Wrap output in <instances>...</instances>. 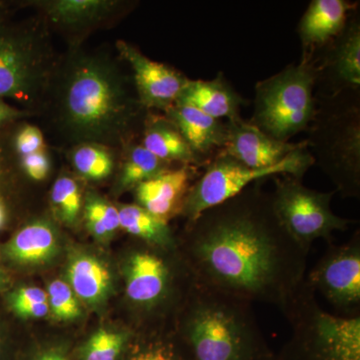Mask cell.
I'll list each match as a JSON object with an SVG mask.
<instances>
[{
	"mask_svg": "<svg viewBox=\"0 0 360 360\" xmlns=\"http://www.w3.org/2000/svg\"><path fill=\"white\" fill-rule=\"evenodd\" d=\"M165 115L174 122L202 167L224 148L226 122L184 104H174Z\"/></svg>",
	"mask_w": 360,
	"mask_h": 360,
	"instance_id": "cell-20",
	"label": "cell"
},
{
	"mask_svg": "<svg viewBox=\"0 0 360 360\" xmlns=\"http://www.w3.org/2000/svg\"><path fill=\"white\" fill-rule=\"evenodd\" d=\"M4 257L26 269L51 264L61 252L58 227L46 219H33L20 227L4 245Z\"/></svg>",
	"mask_w": 360,
	"mask_h": 360,
	"instance_id": "cell-16",
	"label": "cell"
},
{
	"mask_svg": "<svg viewBox=\"0 0 360 360\" xmlns=\"http://www.w3.org/2000/svg\"><path fill=\"white\" fill-rule=\"evenodd\" d=\"M136 331L129 328H97L77 347L73 360H123Z\"/></svg>",
	"mask_w": 360,
	"mask_h": 360,
	"instance_id": "cell-25",
	"label": "cell"
},
{
	"mask_svg": "<svg viewBox=\"0 0 360 360\" xmlns=\"http://www.w3.org/2000/svg\"><path fill=\"white\" fill-rule=\"evenodd\" d=\"M51 316L60 322H73L84 316L82 303L70 284L63 279H54L46 288Z\"/></svg>",
	"mask_w": 360,
	"mask_h": 360,
	"instance_id": "cell-31",
	"label": "cell"
},
{
	"mask_svg": "<svg viewBox=\"0 0 360 360\" xmlns=\"http://www.w3.org/2000/svg\"><path fill=\"white\" fill-rule=\"evenodd\" d=\"M317 82L315 96H335L360 89V15L352 13L340 34L314 54Z\"/></svg>",
	"mask_w": 360,
	"mask_h": 360,
	"instance_id": "cell-12",
	"label": "cell"
},
{
	"mask_svg": "<svg viewBox=\"0 0 360 360\" xmlns=\"http://www.w3.org/2000/svg\"><path fill=\"white\" fill-rule=\"evenodd\" d=\"M116 49L132 70V82L139 103L146 110L167 111L174 105L189 78L165 63L144 56L134 45L118 40Z\"/></svg>",
	"mask_w": 360,
	"mask_h": 360,
	"instance_id": "cell-13",
	"label": "cell"
},
{
	"mask_svg": "<svg viewBox=\"0 0 360 360\" xmlns=\"http://www.w3.org/2000/svg\"><path fill=\"white\" fill-rule=\"evenodd\" d=\"M141 143L151 155L169 165L202 167L179 130L165 115L148 112Z\"/></svg>",
	"mask_w": 360,
	"mask_h": 360,
	"instance_id": "cell-22",
	"label": "cell"
},
{
	"mask_svg": "<svg viewBox=\"0 0 360 360\" xmlns=\"http://www.w3.org/2000/svg\"><path fill=\"white\" fill-rule=\"evenodd\" d=\"M315 293H321L341 316H360V233L343 245L330 243L305 276Z\"/></svg>",
	"mask_w": 360,
	"mask_h": 360,
	"instance_id": "cell-11",
	"label": "cell"
},
{
	"mask_svg": "<svg viewBox=\"0 0 360 360\" xmlns=\"http://www.w3.org/2000/svg\"><path fill=\"white\" fill-rule=\"evenodd\" d=\"M179 167L160 160L141 146V142H131L123 148L122 165L116 179V193L134 191L142 182Z\"/></svg>",
	"mask_w": 360,
	"mask_h": 360,
	"instance_id": "cell-24",
	"label": "cell"
},
{
	"mask_svg": "<svg viewBox=\"0 0 360 360\" xmlns=\"http://www.w3.org/2000/svg\"><path fill=\"white\" fill-rule=\"evenodd\" d=\"M246 101L229 84L224 73L212 80L189 79L175 104L193 106L215 120L231 122L241 117Z\"/></svg>",
	"mask_w": 360,
	"mask_h": 360,
	"instance_id": "cell-21",
	"label": "cell"
},
{
	"mask_svg": "<svg viewBox=\"0 0 360 360\" xmlns=\"http://www.w3.org/2000/svg\"><path fill=\"white\" fill-rule=\"evenodd\" d=\"M70 158L75 172L87 181H103L115 167L112 150L101 144H77L71 149Z\"/></svg>",
	"mask_w": 360,
	"mask_h": 360,
	"instance_id": "cell-28",
	"label": "cell"
},
{
	"mask_svg": "<svg viewBox=\"0 0 360 360\" xmlns=\"http://www.w3.org/2000/svg\"><path fill=\"white\" fill-rule=\"evenodd\" d=\"M30 112L20 110L15 106L7 103L4 99L0 98V129H4L7 125L13 124L16 122L27 117Z\"/></svg>",
	"mask_w": 360,
	"mask_h": 360,
	"instance_id": "cell-36",
	"label": "cell"
},
{
	"mask_svg": "<svg viewBox=\"0 0 360 360\" xmlns=\"http://www.w3.org/2000/svg\"><path fill=\"white\" fill-rule=\"evenodd\" d=\"M226 141L220 151L255 169L276 167L305 144V141H276L241 117L226 122Z\"/></svg>",
	"mask_w": 360,
	"mask_h": 360,
	"instance_id": "cell-14",
	"label": "cell"
},
{
	"mask_svg": "<svg viewBox=\"0 0 360 360\" xmlns=\"http://www.w3.org/2000/svg\"><path fill=\"white\" fill-rule=\"evenodd\" d=\"M120 229L139 243L163 250H179V238L169 224L158 219L136 203L117 206Z\"/></svg>",
	"mask_w": 360,
	"mask_h": 360,
	"instance_id": "cell-23",
	"label": "cell"
},
{
	"mask_svg": "<svg viewBox=\"0 0 360 360\" xmlns=\"http://www.w3.org/2000/svg\"><path fill=\"white\" fill-rule=\"evenodd\" d=\"M18 161L11 144V134L0 129V231L9 219V205L6 191L14 170L18 169Z\"/></svg>",
	"mask_w": 360,
	"mask_h": 360,
	"instance_id": "cell-32",
	"label": "cell"
},
{
	"mask_svg": "<svg viewBox=\"0 0 360 360\" xmlns=\"http://www.w3.org/2000/svg\"><path fill=\"white\" fill-rule=\"evenodd\" d=\"M123 360H189L174 330L136 333Z\"/></svg>",
	"mask_w": 360,
	"mask_h": 360,
	"instance_id": "cell-26",
	"label": "cell"
},
{
	"mask_svg": "<svg viewBox=\"0 0 360 360\" xmlns=\"http://www.w3.org/2000/svg\"><path fill=\"white\" fill-rule=\"evenodd\" d=\"M47 92L59 134L73 146L124 148L142 130L148 110L134 82L110 56L73 47L56 63Z\"/></svg>",
	"mask_w": 360,
	"mask_h": 360,
	"instance_id": "cell-2",
	"label": "cell"
},
{
	"mask_svg": "<svg viewBox=\"0 0 360 360\" xmlns=\"http://www.w3.org/2000/svg\"><path fill=\"white\" fill-rule=\"evenodd\" d=\"M11 283V281L8 274H7L6 269L2 266L1 262H0V292L8 290Z\"/></svg>",
	"mask_w": 360,
	"mask_h": 360,
	"instance_id": "cell-37",
	"label": "cell"
},
{
	"mask_svg": "<svg viewBox=\"0 0 360 360\" xmlns=\"http://www.w3.org/2000/svg\"><path fill=\"white\" fill-rule=\"evenodd\" d=\"M20 360H73L72 347L65 341L44 343L32 348Z\"/></svg>",
	"mask_w": 360,
	"mask_h": 360,
	"instance_id": "cell-35",
	"label": "cell"
},
{
	"mask_svg": "<svg viewBox=\"0 0 360 360\" xmlns=\"http://www.w3.org/2000/svg\"><path fill=\"white\" fill-rule=\"evenodd\" d=\"M11 144L15 158L47 149L44 132L37 125H20L11 134Z\"/></svg>",
	"mask_w": 360,
	"mask_h": 360,
	"instance_id": "cell-33",
	"label": "cell"
},
{
	"mask_svg": "<svg viewBox=\"0 0 360 360\" xmlns=\"http://www.w3.org/2000/svg\"><path fill=\"white\" fill-rule=\"evenodd\" d=\"M359 2L312 0L297 25L302 54L314 56L340 34Z\"/></svg>",
	"mask_w": 360,
	"mask_h": 360,
	"instance_id": "cell-18",
	"label": "cell"
},
{
	"mask_svg": "<svg viewBox=\"0 0 360 360\" xmlns=\"http://www.w3.org/2000/svg\"><path fill=\"white\" fill-rule=\"evenodd\" d=\"M84 205V193L77 180L66 174L58 176L51 191V207L56 219L65 226H75L82 219Z\"/></svg>",
	"mask_w": 360,
	"mask_h": 360,
	"instance_id": "cell-29",
	"label": "cell"
},
{
	"mask_svg": "<svg viewBox=\"0 0 360 360\" xmlns=\"http://www.w3.org/2000/svg\"><path fill=\"white\" fill-rule=\"evenodd\" d=\"M283 314L291 333L274 360H360V316L326 311L305 279Z\"/></svg>",
	"mask_w": 360,
	"mask_h": 360,
	"instance_id": "cell-6",
	"label": "cell"
},
{
	"mask_svg": "<svg viewBox=\"0 0 360 360\" xmlns=\"http://www.w3.org/2000/svg\"><path fill=\"white\" fill-rule=\"evenodd\" d=\"M189 360H274L252 303L196 283L172 328Z\"/></svg>",
	"mask_w": 360,
	"mask_h": 360,
	"instance_id": "cell-3",
	"label": "cell"
},
{
	"mask_svg": "<svg viewBox=\"0 0 360 360\" xmlns=\"http://www.w3.org/2000/svg\"><path fill=\"white\" fill-rule=\"evenodd\" d=\"M316 61L302 54L297 65L291 63L255 87L253 113L250 122L276 141L290 142L307 131L316 112Z\"/></svg>",
	"mask_w": 360,
	"mask_h": 360,
	"instance_id": "cell-7",
	"label": "cell"
},
{
	"mask_svg": "<svg viewBox=\"0 0 360 360\" xmlns=\"http://www.w3.org/2000/svg\"><path fill=\"white\" fill-rule=\"evenodd\" d=\"M125 297L146 333H161L158 324L176 321L196 283L179 250H163L139 243L123 258Z\"/></svg>",
	"mask_w": 360,
	"mask_h": 360,
	"instance_id": "cell-4",
	"label": "cell"
},
{
	"mask_svg": "<svg viewBox=\"0 0 360 360\" xmlns=\"http://www.w3.org/2000/svg\"><path fill=\"white\" fill-rule=\"evenodd\" d=\"M316 112L307 144L310 155L345 198L360 196V89L315 96Z\"/></svg>",
	"mask_w": 360,
	"mask_h": 360,
	"instance_id": "cell-5",
	"label": "cell"
},
{
	"mask_svg": "<svg viewBox=\"0 0 360 360\" xmlns=\"http://www.w3.org/2000/svg\"><path fill=\"white\" fill-rule=\"evenodd\" d=\"M272 179L274 189L270 193L274 212L288 233L305 250L309 251L319 239L330 245L333 233L347 231L352 224V220L338 217L331 210L335 191H314L290 175H277Z\"/></svg>",
	"mask_w": 360,
	"mask_h": 360,
	"instance_id": "cell-10",
	"label": "cell"
},
{
	"mask_svg": "<svg viewBox=\"0 0 360 360\" xmlns=\"http://www.w3.org/2000/svg\"><path fill=\"white\" fill-rule=\"evenodd\" d=\"M8 309L18 319L35 321L51 314L46 290L37 286H20L7 292Z\"/></svg>",
	"mask_w": 360,
	"mask_h": 360,
	"instance_id": "cell-30",
	"label": "cell"
},
{
	"mask_svg": "<svg viewBox=\"0 0 360 360\" xmlns=\"http://www.w3.org/2000/svg\"><path fill=\"white\" fill-rule=\"evenodd\" d=\"M66 283L90 309H103L113 293V276L103 258L84 250H72L65 269Z\"/></svg>",
	"mask_w": 360,
	"mask_h": 360,
	"instance_id": "cell-17",
	"label": "cell"
},
{
	"mask_svg": "<svg viewBox=\"0 0 360 360\" xmlns=\"http://www.w3.org/2000/svg\"><path fill=\"white\" fill-rule=\"evenodd\" d=\"M6 345L4 340V335H2L1 329H0V360H6Z\"/></svg>",
	"mask_w": 360,
	"mask_h": 360,
	"instance_id": "cell-38",
	"label": "cell"
},
{
	"mask_svg": "<svg viewBox=\"0 0 360 360\" xmlns=\"http://www.w3.org/2000/svg\"><path fill=\"white\" fill-rule=\"evenodd\" d=\"M56 65L42 22L0 26V98L25 105L42 101Z\"/></svg>",
	"mask_w": 360,
	"mask_h": 360,
	"instance_id": "cell-8",
	"label": "cell"
},
{
	"mask_svg": "<svg viewBox=\"0 0 360 360\" xmlns=\"http://www.w3.org/2000/svg\"><path fill=\"white\" fill-rule=\"evenodd\" d=\"M4 22H6V14L4 11H0V26L4 25Z\"/></svg>",
	"mask_w": 360,
	"mask_h": 360,
	"instance_id": "cell-39",
	"label": "cell"
},
{
	"mask_svg": "<svg viewBox=\"0 0 360 360\" xmlns=\"http://www.w3.org/2000/svg\"><path fill=\"white\" fill-rule=\"evenodd\" d=\"M15 158L21 174L32 181H44L51 174L52 162L47 149Z\"/></svg>",
	"mask_w": 360,
	"mask_h": 360,
	"instance_id": "cell-34",
	"label": "cell"
},
{
	"mask_svg": "<svg viewBox=\"0 0 360 360\" xmlns=\"http://www.w3.org/2000/svg\"><path fill=\"white\" fill-rule=\"evenodd\" d=\"M82 219L87 231L99 243H110L120 231L117 206L94 191L84 195Z\"/></svg>",
	"mask_w": 360,
	"mask_h": 360,
	"instance_id": "cell-27",
	"label": "cell"
},
{
	"mask_svg": "<svg viewBox=\"0 0 360 360\" xmlns=\"http://www.w3.org/2000/svg\"><path fill=\"white\" fill-rule=\"evenodd\" d=\"M32 6L59 30L80 33L110 20L125 4L116 0H42Z\"/></svg>",
	"mask_w": 360,
	"mask_h": 360,
	"instance_id": "cell-19",
	"label": "cell"
},
{
	"mask_svg": "<svg viewBox=\"0 0 360 360\" xmlns=\"http://www.w3.org/2000/svg\"><path fill=\"white\" fill-rule=\"evenodd\" d=\"M200 172V167L193 165L170 168L135 187V203L169 224L170 220L181 214L189 189Z\"/></svg>",
	"mask_w": 360,
	"mask_h": 360,
	"instance_id": "cell-15",
	"label": "cell"
},
{
	"mask_svg": "<svg viewBox=\"0 0 360 360\" xmlns=\"http://www.w3.org/2000/svg\"><path fill=\"white\" fill-rule=\"evenodd\" d=\"M314 165V158L307 148V141L283 162L262 169L246 167L219 151L202 167L200 176L189 189L180 215L186 222L193 221L205 210L231 200L255 182L277 175H290L302 180Z\"/></svg>",
	"mask_w": 360,
	"mask_h": 360,
	"instance_id": "cell-9",
	"label": "cell"
},
{
	"mask_svg": "<svg viewBox=\"0 0 360 360\" xmlns=\"http://www.w3.org/2000/svg\"><path fill=\"white\" fill-rule=\"evenodd\" d=\"M264 181L186 222L179 250L196 283L283 312L307 276L309 251L281 224Z\"/></svg>",
	"mask_w": 360,
	"mask_h": 360,
	"instance_id": "cell-1",
	"label": "cell"
}]
</instances>
